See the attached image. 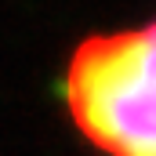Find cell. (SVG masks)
Masks as SVG:
<instances>
[{
	"mask_svg": "<svg viewBox=\"0 0 156 156\" xmlns=\"http://www.w3.org/2000/svg\"><path fill=\"white\" fill-rule=\"evenodd\" d=\"M66 105L105 156H156V22L80 44L66 69Z\"/></svg>",
	"mask_w": 156,
	"mask_h": 156,
	"instance_id": "6da1fadb",
	"label": "cell"
}]
</instances>
